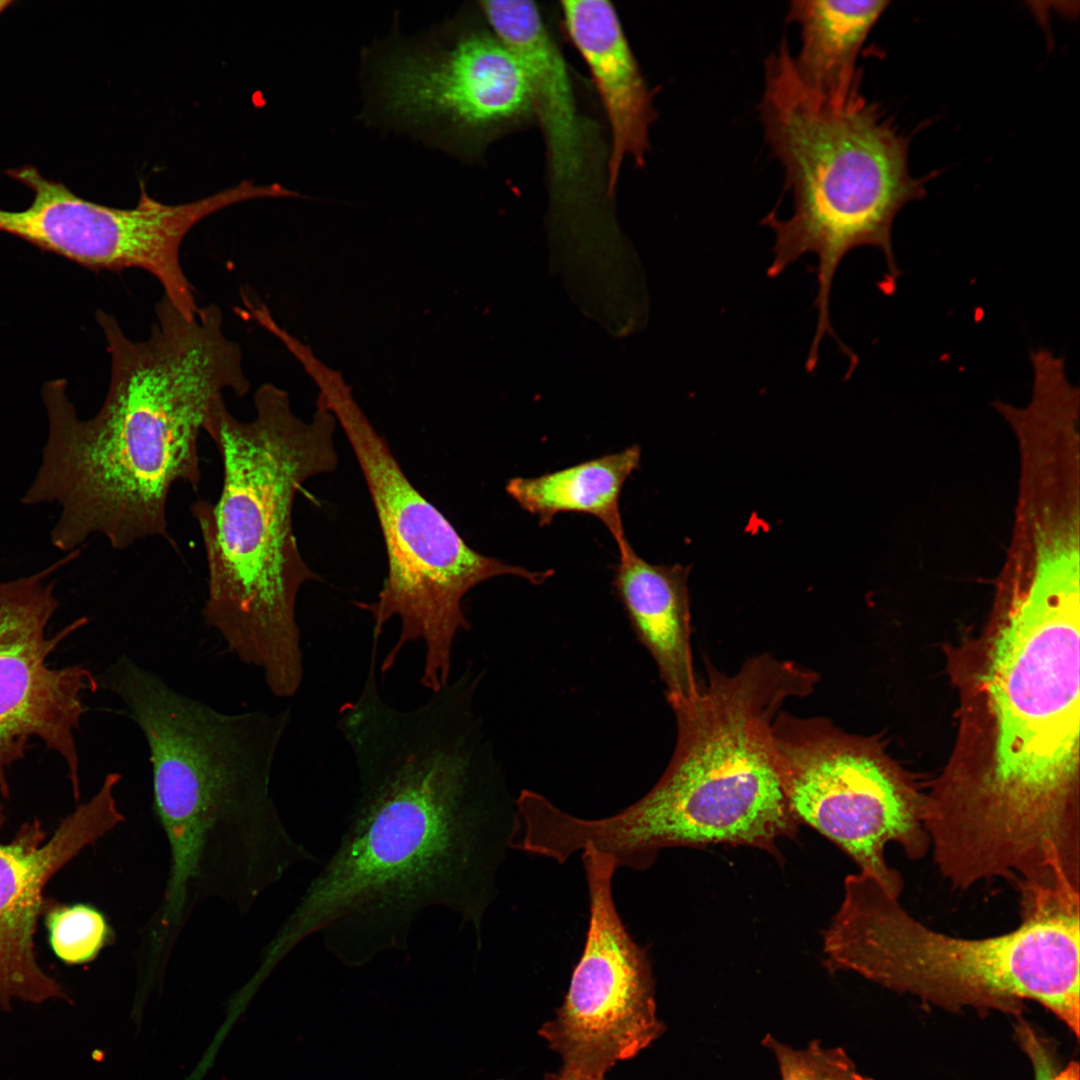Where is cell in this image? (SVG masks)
I'll return each instance as SVG.
<instances>
[{
    "mask_svg": "<svg viewBox=\"0 0 1080 1080\" xmlns=\"http://www.w3.org/2000/svg\"><path fill=\"white\" fill-rule=\"evenodd\" d=\"M462 673L404 710L389 704L369 663L336 728L352 754L357 797L334 853L262 951L268 972L308 937L349 967L406 951L429 909L470 925L480 943L509 847L491 759Z\"/></svg>",
    "mask_w": 1080,
    "mask_h": 1080,
    "instance_id": "1",
    "label": "cell"
},
{
    "mask_svg": "<svg viewBox=\"0 0 1080 1080\" xmlns=\"http://www.w3.org/2000/svg\"><path fill=\"white\" fill-rule=\"evenodd\" d=\"M155 316L150 335L134 341L114 316L96 312L111 373L92 418L78 417L64 380L42 389L48 436L21 502L60 507L50 539L62 552L92 535L116 550L155 537L171 542L169 494L179 482L199 487L198 439L212 402L250 390L242 350L225 335L217 305L187 319L163 296Z\"/></svg>",
    "mask_w": 1080,
    "mask_h": 1080,
    "instance_id": "2",
    "label": "cell"
},
{
    "mask_svg": "<svg viewBox=\"0 0 1080 1080\" xmlns=\"http://www.w3.org/2000/svg\"><path fill=\"white\" fill-rule=\"evenodd\" d=\"M98 683L120 699L149 750L153 810L170 849L163 898L145 926L156 944L174 946L202 901L246 912L291 868L315 861L271 791L289 708L225 713L126 655Z\"/></svg>",
    "mask_w": 1080,
    "mask_h": 1080,
    "instance_id": "3",
    "label": "cell"
},
{
    "mask_svg": "<svg viewBox=\"0 0 1080 1080\" xmlns=\"http://www.w3.org/2000/svg\"><path fill=\"white\" fill-rule=\"evenodd\" d=\"M999 584L986 689L992 760L961 775L951 829L973 854L1030 865L1080 843L1079 576L1021 574Z\"/></svg>",
    "mask_w": 1080,
    "mask_h": 1080,
    "instance_id": "4",
    "label": "cell"
},
{
    "mask_svg": "<svg viewBox=\"0 0 1080 1080\" xmlns=\"http://www.w3.org/2000/svg\"><path fill=\"white\" fill-rule=\"evenodd\" d=\"M253 404L254 417L243 421L220 396L203 426L220 454L222 487L216 502L190 506L208 571L202 615L274 696L290 698L304 676L298 595L320 579L299 549L293 506L307 481L338 467L337 421L320 408L303 420L288 393L270 383Z\"/></svg>",
    "mask_w": 1080,
    "mask_h": 1080,
    "instance_id": "5",
    "label": "cell"
},
{
    "mask_svg": "<svg viewBox=\"0 0 1080 1080\" xmlns=\"http://www.w3.org/2000/svg\"><path fill=\"white\" fill-rule=\"evenodd\" d=\"M690 697H667L675 715L674 752L656 784L619 813L583 819L565 811L551 840L569 859L587 847L617 868L645 870L662 849L712 844L749 846L778 856L777 841L799 824L780 779L772 724L786 700L809 695L806 671L765 653L734 674L707 663Z\"/></svg>",
    "mask_w": 1080,
    "mask_h": 1080,
    "instance_id": "6",
    "label": "cell"
},
{
    "mask_svg": "<svg viewBox=\"0 0 1080 1080\" xmlns=\"http://www.w3.org/2000/svg\"><path fill=\"white\" fill-rule=\"evenodd\" d=\"M760 116L765 138L781 163L793 200L792 214L772 211L761 223L775 234L770 278L804 254L817 257V324L812 347L829 335V315L837 267L851 250L872 246L882 252L886 293L900 275L892 246L899 211L921 199L929 177L912 175L909 142L882 107L868 100L860 80L845 90L823 93L796 71L786 39L764 64Z\"/></svg>",
    "mask_w": 1080,
    "mask_h": 1080,
    "instance_id": "7",
    "label": "cell"
},
{
    "mask_svg": "<svg viewBox=\"0 0 1080 1080\" xmlns=\"http://www.w3.org/2000/svg\"><path fill=\"white\" fill-rule=\"evenodd\" d=\"M1019 891L1021 921L1015 929L969 939L922 924L872 874H850L823 933L825 966L951 1012L1017 1016L1033 1001L1078 1039L1079 888L1034 884Z\"/></svg>",
    "mask_w": 1080,
    "mask_h": 1080,
    "instance_id": "8",
    "label": "cell"
},
{
    "mask_svg": "<svg viewBox=\"0 0 1080 1080\" xmlns=\"http://www.w3.org/2000/svg\"><path fill=\"white\" fill-rule=\"evenodd\" d=\"M310 377L319 390L317 408L333 414L350 444L382 533L387 559L382 588L372 602L355 603L371 615L372 630L380 634L390 620L400 624L378 673L383 679L407 645L421 643L420 683L436 692L450 682L454 643L470 628L463 608L466 594L503 575L541 584L553 571H530L471 548L412 484L341 374L319 364Z\"/></svg>",
    "mask_w": 1080,
    "mask_h": 1080,
    "instance_id": "9",
    "label": "cell"
},
{
    "mask_svg": "<svg viewBox=\"0 0 1080 1080\" xmlns=\"http://www.w3.org/2000/svg\"><path fill=\"white\" fill-rule=\"evenodd\" d=\"M772 739L782 787L797 823L825 836L857 864L901 894L903 880L885 860L897 844L912 859L926 855V799L870 742L824 717L780 711Z\"/></svg>",
    "mask_w": 1080,
    "mask_h": 1080,
    "instance_id": "10",
    "label": "cell"
},
{
    "mask_svg": "<svg viewBox=\"0 0 1080 1080\" xmlns=\"http://www.w3.org/2000/svg\"><path fill=\"white\" fill-rule=\"evenodd\" d=\"M367 64L376 118L457 156L532 110L517 55L493 33L456 19L391 41Z\"/></svg>",
    "mask_w": 1080,
    "mask_h": 1080,
    "instance_id": "11",
    "label": "cell"
},
{
    "mask_svg": "<svg viewBox=\"0 0 1080 1080\" xmlns=\"http://www.w3.org/2000/svg\"><path fill=\"white\" fill-rule=\"evenodd\" d=\"M589 893L583 951L556 1015L538 1030L561 1057V1071L605 1078L665 1032L657 1016L655 980L646 950L631 937L614 902V858L582 851Z\"/></svg>",
    "mask_w": 1080,
    "mask_h": 1080,
    "instance_id": "12",
    "label": "cell"
},
{
    "mask_svg": "<svg viewBox=\"0 0 1080 1080\" xmlns=\"http://www.w3.org/2000/svg\"><path fill=\"white\" fill-rule=\"evenodd\" d=\"M80 554L63 558L32 575L0 583V794L10 795L8 770L25 758L29 741L40 739L65 761L76 801L80 797L75 733L86 711L83 696L99 689L82 665L50 668L49 655L84 626L81 617L52 637L46 628L59 607L55 581L47 578Z\"/></svg>",
    "mask_w": 1080,
    "mask_h": 1080,
    "instance_id": "13",
    "label": "cell"
},
{
    "mask_svg": "<svg viewBox=\"0 0 1080 1080\" xmlns=\"http://www.w3.org/2000/svg\"><path fill=\"white\" fill-rule=\"evenodd\" d=\"M122 775L108 773L93 797L63 818L48 838L41 821L23 823L13 838L0 840V1008L13 999L42 1003L65 999L62 986L39 966L37 923L53 876L86 847L125 820L115 798ZM5 822L0 803V832Z\"/></svg>",
    "mask_w": 1080,
    "mask_h": 1080,
    "instance_id": "14",
    "label": "cell"
},
{
    "mask_svg": "<svg viewBox=\"0 0 1080 1080\" xmlns=\"http://www.w3.org/2000/svg\"><path fill=\"white\" fill-rule=\"evenodd\" d=\"M493 34L520 59L531 89L532 110L545 142L551 191L578 198L603 183L590 128L576 103L564 58L532 1H482Z\"/></svg>",
    "mask_w": 1080,
    "mask_h": 1080,
    "instance_id": "15",
    "label": "cell"
},
{
    "mask_svg": "<svg viewBox=\"0 0 1080 1080\" xmlns=\"http://www.w3.org/2000/svg\"><path fill=\"white\" fill-rule=\"evenodd\" d=\"M560 5L569 37L589 68L609 122L607 181L612 194L623 160L644 165L655 119L652 96L610 2L566 0Z\"/></svg>",
    "mask_w": 1080,
    "mask_h": 1080,
    "instance_id": "16",
    "label": "cell"
},
{
    "mask_svg": "<svg viewBox=\"0 0 1080 1080\" xmlns=\"http://www.w3.org/2000/svg\"><path fill=\"white\" fill-rule=\"evenodd\" d=\"M617 547L612 585L637 639L657 665L667 697L694 695L700 681L691 650L688 568L647 562L627 539Z\"/></svg>",
    "mask_w": 1080,
    "mask_h": 1080,
    "instance_id": "17",
    "label": "cell"
},
{
    "mask_svg": "<svg viewBox=\"0 0 1080 1080\" xmlns=\"http://www.w3.org/2000/svg\"><path fill=\"white\" fill-rule=\"evenodd\" d=\"M641 448L632 445L536 477H514L506 493L540 526L560 513L587 514L609 530L617 545L625 541L620 495L629 476L638 469Z\"/></svg>",
    "mask_w": 1080,
    "mask_h": 1080,
    "instance_id": "18",
    "label": "cell"
},
{
    "mask_svg": "<svg viewBox=\"0 0 1080 1080\" xmlns=\"http://www.w3.org/2000/svg\"><path fill=\"white\" fill-rule=\"evenodd\" d=\"M886 1H792L788 20L801 32L793 56L801 79L823 93L844 90L859 79L856 58Z\"/></svg>",
    "mask_w": 1080,
    "mask_h": 1080,
    "instance_id": "19",
    "label": "cell"
},
{
    "mask_svg": "<svg viewBox=\"0 0 1080 1080\" xmlns=\"http://www.w3.org/2000/svg\"><path fill=\"white\" fill-rule=\"evenodd\" d=\"M43 916L53 953L68 965L93 961L115 937L105 915L92 905L47 900Z\"/></svg>",
    "mask_w": 1080,
    "mask_h": 1080,
    "instance_id": "20",
    "label": "cell"
},
{
    "mask_svg": "<svg viewBox=\"0 0 1080 1080\" xmlns=\"http://www.w3.org/2000/svg\"><path fill=\"white\" fill-rule=\"evenodd\" d=\"M761 1044L776 1059L781 1080H874L858 1070L842 1047H825L818 1039L795 1048L767 1033Z\"/></svg>",
    "mask_w": 1080,
    "mask_h": 1080,
    "instance_id": "21",
    "label": "cell"
},
{
    "mask_svg": "<svg viewBox=\"0 0 1080 1080\" xmlns=\"http://www.w3.org/2000/svg\"><path fill=\"white\" fill-rule=\"evenodd\" d=\"M1052 1080H1080L1079 1064L1076 1061H1071L1060 1072H1056Z\"/></svg>",
    "mask_w": 1080,
    "mask_h": 1080,
    "instance_id": "22",
    "label": "cell"
},
{
    "mask_svg": "<svg viewBox=\"0 0 1080 1080\" xmlns=\"http://www.w3.org/2000/svg\"><path fill=\"white\" fill-rule=\"evenodd\" d=\"M545 1080H605V1078L583 1077L559 1069L557 1072L546 1074Z\"/></svg>",
    "mask_w": 1080,
    "mask_h": 1080,
    "instance_id": "23",
    "label": "cell"
},
{
    "mask_svg": "<svg viewBox=\"0 0 1080 1080\" xmlns=\"http://www.w3.org/2000/svg\"><path fill=\"white\" fill-rule=\"evenodd\" d=\"M11 3H12V1H3V0H0V14H1V13H2V12H3L4 10H6V9H7V7H8V6H9V5L11 4Z\"/></svg>",
    "mask_w": 1080,
    "mask_h": 1080,
    "instance_id": "24",
    "label": "cell"
}]
</instances>
